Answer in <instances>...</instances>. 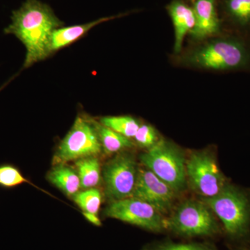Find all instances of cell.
I'll list each match as a JSON object with an SVG mask.
<instances>
[{"mask_svg":"<svg viewBox=\"0 0 250 250\" xmlns=\"http://www.w3.org/2000/svg\"><path fill=\"white\" fill-rule=\"evenodd\" d=\"M11 19V24L4 32L16 36L25 47L23 69L49 57V36L54 29L63 25L49 5L39 0H26L19 9L13 11Z\"/></svg>","mask_w":250,"mask_h":250,"instance_id":"obj_1","label":"cell"},{"mask_svg":"<svg viewBox=\"0 0 250 250\" xmlns=\"http://www.w3.org/2000/svg\"><path fill=\"white\" fill-rule=\"evenodd\" d=\"M223 225L231 248H250V190L230 183L215 196L202 198Z\"/></svg>","mask_w":250,"mask_h":250,"instance_id":"obj_2","label":"cell"},{"mask_svg":"<svg viewBox=\"0 0 250 250\" xmlns=\"http://www.w3.org/2000/svg\"><path fill=\"white\" fill-rule=\"evenodd\" d=\"M188 66L214 71H241L250 69V46L244 38L220 36L184 54Z\"/></svg>","mask_w":250,"mask_h":250,"instance_id":"obj_3","label":"cell"},{"mask_svg":"<svg viewBox=\"0 0 250 250\" xmlns=\"http://www.w3.org/2000/svg\"><path fill=\"white\" fill-rule=\"evenodd\" d=\"M166 230L188 237H213L223 232L209 207L203 200L188 199L180 202L166 218Z\"/></svg>","mask_w":250,"mask_h":250,"instance_id":"obj_4","label":"cell"},{"mask_svg":"<svg viewBox=\"0 0 250 250\" xmlns=\"http://www.w3.org/2000/svg\"><path fill=\"white\" fill-rule=\"evenodd\" d=\"M187 156L183 149L168 140L160 139L140 156L146 168L170 186L177 194L187 187Z\"/></svg>","mask_w":250,"mask_h":250,"instance_id":"obj_5","label":"cell"},{"mask_svg":"<svg viewBox=\"0 0 250 250\" xmlns=\"http://www.w3.org/2000/svg\"><path fill=\"white\" fill-rule=\"evenodd\" d=\"M186 172L188 185L202 198L215 196L229 182L219 168L215 154L207 149L190 154Z\"/></svg>","mask_w":250,"mask_h":250,"instance_id":"obj_6","label":"cell"},{"mask_svg":"<svg viewBox=\"0 0 250 250\" xmlns=\"http://www.w3.org/2000/svg\"><path fill=\"white\" fill-rule=\"evenodd\" d=\"M103 150L94 123L77 117L54 155L55 164L98 155Z\"/></svg>","mask_w":250,"mask_h":250,"instance_id":"obj_7","label":"cell"},{"mask_svg":"<svg viewBox=\"0 0 250 250\" xmlns=\"http://www.w3.org/2000/svg\"><path fill=\"white\" fill-rule=\"evenodd\" d=\"M139 167L136 158L127 152H121L108 161L103 170L105 192L112 202L132 196Z\"/></svg>","mask_w":250,"mask_h":250,"instance_id":"obj_8","label":"cell"},{"mask_svg":"<svg viewBox=\"0 0 250 250\" xmlns=\"http://www.w3.org/2000/svg\"><path fill=\"white\" fill-rule=\"evenodd\" d=\"M104 213L107 218L116 219L152 232L161 233L166 230L164 215L147 202L135 197L112 202Z\"/></svg>","mask_w":250,"mask_h":250,"instance_id":"obj_9","label":"cell"},{"mask_svg":"<svg viewBox=\"0 0 250 250\" xmlns=\"http://www.w3.org/2000/svg\"><path fill=\"white\" fill-rule=\"evenodd\" d=\"M177 192L159 179L152 171L139 169L132 196L152 206L159 213L166 215L172 210Z\"/></svg>","mask_w":250,"mask_h":250,"instance_id":"obj_10","label":"cell"},{"mask_svg":"<svg viewBox=\"0 0 250 250\" xmlns=\"http://www.w3.org/2000/svg\"><path fill=\"white\" fill-rule=\"evenodd\" d=\"M215 3L216 0H195L194 2L195 24L190 33L194 40L204 41L220 34L221 25Z\"/></svg>","mask_w":250,"mask_h":250,"instance_id":"obj_11","label":"cell"},{"mask_svg":"<svg viewBox=\"0 0 250 250\" xmlns=\"http://www.w3.org/2000/svg\"><path fill=\"white\" fill-rule=\"evenodd\" d=\"M167 10L174 26V51L179 54L182 51L186 36L195 27V14L192 7L182 0H174L167 6Z\"/></svg>","mask_w":250,"mask_h":250,"instance_id":"obj_12","label":"cell"},{"mask_svg":"<svg viewBox=\"0 0 250 250\" xmlns=\"http://www.w3.org/2000/svg\"><path fill=\"white\" fill-rule=\"evenodd\" d=\"M121 16H111V17L102 18L92 22L78 25L70 26V27H59L54 29L49 36L47 52L48 55L70 45L72 42L79 40L82 36H84L90 29L95 26L115 19Z\"/></svg>","mask_w":250,"mask_h":250,"instance_id":"obj_13","label":"cell"},{"mask_svg":"<svg viewBox=\"0 0 250 250\" xmlns=\"http://www.w3.org/2000/svg\"><path fill=\"white\" fill-rule=\"evenodd\" d=\"M47 178L51 183L70 196L75 195L81 188L78 174L65 164H57L49 172Z\"/></svg>","mask_w":250,"mask_h":250,"instance_id":"obj_14","label":"cell"},{"mask_svg":"<svg viewBox=\"0 0 250 250\" xmlns=\"http://www.w3.org/2000/svg\"><path fill=\"white\" fill-rule=\"evenodd\" d=\"M94 125L103 149L108 154L121 153L132 147L133 143L130 139L104 126L101 123L95 122Z\"/></svg>","mask_w":250,"mask_h":250,"instance_id":"obj_15","label":"cell"},{"mask_svg":"<svg viewBox=\"0 0 250 250\" xmlns=\"http://www.w3.org/2000/svg\"><path fill=\"white\" fill-rule=\"evenodd\" d=\"M76 166L81 188H93L98 185L101 179V167L96 157L93 156L77 160Z\"/></svg>","mask_w":250,"mask_h":250,"instance_id":"obj_16","label":"cell"},{"mask_svg":"<svg viewBox=\"0 0 250 250\" xmlns=\"http://www.w3.org/2000/svg\"><path fill=\"white\" fill-rule=\"evenodd\" d=\"M226 14L238 29L250 30V0H225Z\"/></svg>","mask_w":250,"mask_h":250,"instance_id":"obj_17","label":"cell"},{"mask_svg":"<svg viewBox=\"0 0 250 250\" xmlns=\"http://www.w3.org/2000/svg\"><path fill=\"white\" fill-rule=\"evenodd\" d=\"M100 123L128 139L134 137L140 123L131 116H107L100 118Z\"/></svg>","mask_w":250,"mask_h":250,"instance_id":"obj_18","label":"cell"},{"mask_svg":"<svg viewBox=\"0 0 250 250\" xmlns=\"http://www.w3.org/2000/svg\"><path fill=\"white\" fill-rule=\"evenodd\" d=\"M142 250H219V249L214 244L208 242L182 243L165 241L150 243L145 246Z\"/></svg>","mask_w":250,"mask_h":250,"instance_id":"obj_19","label":"cell"},{"mask_svg":"<svg viewBox=\"0 0 250 250\" xmlns=\"http://www.w3.org/2000/svg\"><path fill=\"white\" fill-rule=\"evenodd\" d=\"M73 200L83 211L98 214L101 206V192L96 188L85 189L73 195Z\"/></svg>","mask_w":250,"mask_h":250,"instance_id":"obj_20","label":"cell"},{"mask_svg":"<svg viewBox=\"0 0 250 250\" xmlns=\"http://www.w3.org/2000/svg\"><path fill=\"white\" fill-rule=\"evenodd\" d=\"M23 184L33 185L16 166L11 164L0 166V187L13 188Z\"/></svg>","mask_w":250,"mask_h":250,"instance_id":"obj_21","label":"cell"},{"mask_svg":"<svg viewBox=\"0 0 250 250\" xmlns=\"http://www.w3.org/2000/svg\"><path fill=\"white\" fill-rule=\"evenodd\" d=\"M133 139L139 146L147 149L153 147L160 140L157 131L148 124L140 125Z\"/></svg>","mask_w":250,"mask_h":250,"instance_id":"obj_22","label":"cell"},{"mask_svg":"<svg viewBox=\"0 0 250 250\" xmlns=\"http://www.w3.org/2000/svg\"><path fill=\"white\" fill-rule=\"evenodd\" d=\"M82 214H83L84 218L86 219L89 223L93 224V225L97 227L102 226L101 220L98 218V215L95 214V213L85 211H83Z\"/></svg>","mask_w":250,"mask_h":250,"instance_id":"obj_23","label":"cell"},{"mask_svg":"<svg viewBox=\"0 0 250 250\" xmlns=\"http://www.w3.org/2000/svg\"><path fill=\"white\" fill-rule=\"evenodd\" d=\"M229 250H250V248H231Z\"/></svg>","mask_w":250,"mask_h":250,"instance_id":"obj_24","label":"cell"},{"mask_svg":"<svg viewBox=\"0 0 250 250\" xmlns=\"http://www.w3.org/2000/svg\"><path fill=\"white\" fill-rule=\"evenodd\" d=\"M13 79H14V77H13V78H12V79H11V80H9V82H6V83H5V84H4V85H2V86L0 87V91H1V90H2V89H3V88H4L5 86H6V85H8V83H9V82H11V81L13 80Z\"/></svg>","mask_w":250,"mask_h":250,"instance_id":"obj_25","label":"cell"}]
</instances>
